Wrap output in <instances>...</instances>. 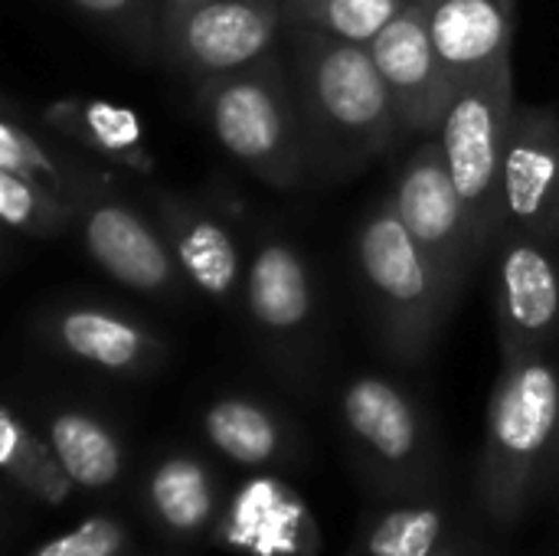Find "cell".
<instances>
[{
  "label": "cell",
  "mask_w": 559,
  "mask_h": 556,
  "mask_svg": "<svg viewBox=\"0 0 559 556\" xmlns=\"http://www.w3.org/2000/svg\"><path fill=\"white\" fill-rule=\"evenodd\" d=\"M514 72L511 59L475 75L455 95L439 144L445 151L452 180L468 206L481 249L495 246L504 233V147L514 118Z\"/></svg>",
  "instance_id": "cell-6"
},
{
  "label": "cell",
  "mask_w": 559,
  "mask_h": 556,
  "mask_svg": "<svg viewBox=\"0 0 559 556\" xmlns=\"http://www.w3.org/2000/svg\"><path fill=\"white\" fill-rule=\"evenodd\" d=\"M344 439L367 482L393 498H426L439 478V439L423 403L393 377L357 374L337 393Z\"/></svg>",
  "instance_id": "cell-5"
},
{
  "label": "cell",
  "mask_w": 559,
  "mask_h": 556,
  "mask_svg": "<svg viewBox=\"0 0 559 556\" xmlns=\"http://www.w3.org/2000/svg\"><path fill=\"white\" fill-rule=\"evenodd\" d=\"M154 216L187 285L219 308H242L249 256L233 223L213 203L177 190H154Z\"/></svg>",
  "instance_id": "cell-14"
},
{
  "label": "cell",
  "mask_w": 559,
  "mask_h": 556,
  "mask_svg": "<svg viewBox=\"0 0 559 556\" xmlns=\"http://www.w3.org/2000/svg\"><path fill=\"white\" fill-rule=\"evenodd\" d=\"M432 556H478V554H475V551H472L468 544H459V541L445 544V541H442V547H439V551H436Z\"/></svg>",
  "instance_id": "cell-30"
},
{
  "label": "cell",
  "mask_w": 559,
  "mask_h": 556,
  "mask_svg": "<svg viewBox=\"0 0 559 556\" xmlns=\"http://www.w3.org/2000/svg\"><path fill=\"white\" fill-rule=\"evenodd\" d=\"M559 429V367L550 354L501 360L488 397L478 501L495 528H514L544 472Z\"/></svg>",
  "instance_id": "cell-2"
},
{
  "label": "cell",
  "mask_w": 559,
  "mask_h": 556,
  "mask_svg": "<svg viewBox=\"0 0 559 556\" xmlns=\"http://www.w3.org/2000/svg\"><path fill=\"white\" fill-rule=\"evenodd\" d=\"M285 36L311 174L347 177L386 154L403 128L370 49L311 29Z\"/></svg>",
  "instance_id": "cell-1"
},
{
  "label": "cell",
  "mask_w": 559,
  "mask_h": 556,
  "mask_svg": "<svg viewBox=\"0 0 559 556\" xmlns=\"http://www.w3.org/2000/svg\"><path fill=\"white\" fill-rule=\"evenodd\" d=\"M282 33V0H200L160 13L157 59L193 82L216 79L275 52Z\"/></svg>",
  "instance_id": "cell-7"
},
{
  "label": "cell",
  "mask_w": 559,
  "mask_h": 556,
  "mask_svg": "<svg viewBox=\"0 0 559 556\" xmlns=\"http://www.w3.org/2000/svg\"><path fill=\"white\" fill-rule=\"evenodd\" d=\"M43 347L108 377H151L167 360V341L141 318L102 301H59L33 324Z\"/></svg>",
  "instance_id": "cell-12"
},
{
  "label": "cell",
  "mask_w": 559,
  "mask_h": 556,
  "mask_svg": "<svg viewBox=\"0 0 559 556\" xmlns=\"http://www.w3.org/2000/svg\"><path fill=\"white\" fill-rule=\"evenodd\" d=\"M193 98L216 144L252 177L275 190H295L308 180V138L278 49L249 69L193 82Z\"/></svg>",
  "instance_id": "cell-4"
},
{
  "label": "cell",
  "mask_w": 559,
  "mask_h": 556,
  "mask_svg": "<svg viewBox=\"0 0 559 556\" xmlns=\"http://www.w3.org/2000/svg\"><path fill=\"white\" fill-rule=\"evenodd\" d=\"M439 62L462 92L475 75L511 59L514 0H423Z\"/></svg>",
  "instance_id": "cell-16"
},
{
  "label": "cell",
  "mask_w": 559,
  "mask_h": 556,
  "mask_svg": "<svg viewBox=\"0 0 559 556\" xmlns=\"http://www.w3.org/2000/svg\"><path fill=\"white\" fill-rule=\"evenodd\" d=\"M0 220L29 239H59L75 229L79 206L49 187L0 167Z\"/></svg>",
  "instance_id": "cell-26"
},
{
  "label": "cell",
  "mask_w": 559,
  "mask_h": 556,
  "mask_svg": "<svg viewBox=\"0 0 559 556\" xmlns=\"http://www.w3.org/2000/svg\"><path fill=\"white\" fill-rule=\"evenodd\" d=\"M495 246V318L501 360L550 354L559 338L557 242L504 226Z\"/></svg>",
  "instance_id": "cell-10"
},
{
  "label": "cell",
  "mask_w": 559,
  "mask_h": 556,
  "mask_svg": "<svg viewBox=\"0 0 559 556\" xmlns=\"http://www.w3.org/2000/svg\"><path fill=\"white\" fill-rule=\"evenodd\" d=\"M442 505L423 498L367 514L344 556H432L445 541Z\"/></svg>",
  "instance_id": "cell-24"
},
{
  "label": "cell",
  "mask_w": 559,
  "mask_h": 556,
  "mask_svg": "<svg viewBox=\"0 0 559 556\" xmlns=\"http://www.w3.org/2000/svg\"><path fill=\"white\" fill-rule=\"evenodd\" d=\"M200 433L216 456L249 472L285 465L298 449L292 423L249 393H223L210 400L200 410Z\"/></svg>",
  "instance_id": "cell-20"
},
{
  "label": "cell",
  "mask_w": 559,
  "mask_h": 556,
  "mask_svg": "<svg viewBox=\"0 0 559 556\" xmlns=\"http://www.w3.org/2000/svg\"><path fill=\"white\" fill-rule=\"evenodd\" d=\"M0 469L10 485L46 508H59L75 495V482L59 462L52 442L13 406L0 410Z\"/></svg>",
  "instance_id": "cell-23"
},
{
  "label": "cell",
  "mask_w": 559,
  "mask_h": 556,
  "mask_svg": "<svg viewBox=\"0 0 559 556\" xmlns=\"http://www.w3.org/2000/svg\"><path fill=\"white\" fill-rule=\"evenodd\" d=\"M242 311L272 360L298 367L308 360L318 328V282L305 252L288 239L265 233L249 249Z\"/></svg>",
  "instance_id": "cell-8"
},
{
  "label": "cell",
  "mask_w": 559,
  "mask_h": 556,
  "mask_svg": "<svg viewBox=\"0 0 559 556\" xmlns=\"http://www.w3.org/2000/svg\"><path fill=\"white\" fill-rule=\"evenodd\" d=\"M190 3H200V0H157V10H177V7H190Z\"/></svg>",
  "instance_id": "cell-31"
},
{
  "label": "cell",
  "mask_w": 559,
  "mask_h": 556,
  "mask_svg": "<svg viewBox=\"0 0 559 556\" xmlns=\"http://www.w3.org/2000/svg\"><path fill=\"white\" fill-rule=\"evenodd\" d=\"M403 226L413 239L436 259V265L449 275V282L462 292L468 269L485 252L468 206L452 180L445 151L439 138H426L403 164L396 187L386 193Z\"/></svg>",
  "instance_id": "cell-11"
},
{
  "label": "cell",
  "mask_w": 559,
  "mask_h": 556,
  "mask_svg": "<svg viewBox=\"0 0 559 556\" xmlns=\"http://www.w3.org/2000/svg\"><path fill=\"white\" fill-rule=\"evenodd\" d=\"M409 3H423V0H409Z\"/></svg>",
  "instance_id": "cell-32"
},
{
  "label": "cell",
  "mask_w": 559,
  "mask_h": 556,
  "mask_svg": "<svg viewBox=\"0 0 559 556\" xmlns=\"http://www.w3.org/2000/svg\"><path fill=\"white\" fill-rule=\"evenodd\" d=\"M43 436L52 442L75 488L102 495L121 485L128 472V449L121 433L85 406H49L43 413Z\"/></svg>",
  "instance_id": "cell-22"
},
{
  "label": "cell",
  "mask_w": 559,
  "mask_h": 556,
  "mask_svg": "<svg viewBox=\"0 0 559 556\" xmlns=\"http://www.w3.org/2000/svg\"><path fill=\"white\" fill-rule=\"evenodd\" d=\"M75 13L95 23L105 36L138 59L157 56V0H66Z\"/></svg>",
  "instance_id": "cell-27"
},
{
  "label": "cell",
  "mask_w": 559,
  "mask_h": 556,
  "mask_svg": "<svg viewBox=\"0 0 559 556\" xmlns=\"http://www.w3.org/2000/svg\"><path fill=\"white\" fill-rule=\"evenodd\" d=\"M223 505V485L213 465L197 452H167L144 478L147 518L170 544H197L206 534H216Z\"/></svg>",
  "instance_id": "cell-17"
},
{
  "label": "cell",
  "mask_w": 559,
  "mask_h": 556,
  "mask_svg": "<svg viewBox=\"0 0 559 556\" xmlns=\"http://www.w3.org/2000/svg\"><path fill=\"white\" fill-rule=\"evenodd\" d=\"M0 167L49 187L75 206L111 187V174L105 167L85 161L75 144L62 141L43 125H29L10 102L3 105L0 118Z\"/></svg>",
  "instance_id": "cell-19"
},
{
  "label": "cell",
  "mask_w": 559,
  "mask_h": 556,
  "mask_svg": "<svg viewBox=\"0 0 559 556\" xmlns=\"http://www.w3.org/2000/svg\"><path fill=\"white\" fill-rule=\"evenodd\" d=\"M406 7L409 0H282V20L285 29H311L370 46Z\"/></svg>",
  "instance_id": "cell-25"
},
{
  "label": "cell",
  "mask_w": 559,
  "mask_h": 556,
  "mask_svg": "<svg viewBox=\"0 0 559 556\" xmlns=\"http://www.w3.org/2000/svg\"><path fill=\"white\" fill-rule=\"evenodd\" d=\"M354 256L383 351L400 364H423L462 292L413 239L386 197L357 223Z\"/></svg>",
  "instance_id": "cell-3"
},
{
  "label": "cell",
  "mask_w": 559,
  "mask_h": 556,
  "mask_svg": "<svg viewBox=\"0 0 559 556\" xmlns=\"http://www.w3.org/2000/svg\"><path fill=\"white\" fill-rule=\"evenodd\" d=\"M75 233L85 256L118 285L160 301L183 295L187 279L157 216H147L115 187H105L79 206Z\"/></svg>",
  "instance_id": "cell-9"
},
{
  "label": "cell",
  "mask_w": 559,
  "mask_h": 556,
  "mask_svg": "<svg viewBox=\"0 0 559 556\" xmlns=\"http://www.w3.org/2000/svg\"><path fill=\"white\" fill-rule=\"evenodd\" d=\"M39 125L98 161L128 167L141 177L157 174V161L147 151L141 118L128 105L92 95H66L39 108Z\"/></svg>",
  "instance_id": "cell-18"
},
{
  "label": "cell",
  "mask_w": 559,
  "mask_h": 556,
  "mask_svg": "<svg viewBox=\"0 0 559 556\" xmlns=\"http://www.w3.org/2000/svg\"><path fill=\"white\" fill-rule=\"evenodd\" d=\"M29 556H141L131 528L111 514H92L75 528L49 537Z\"/></svg>",
  "instance_id": "cell-28"
},
{
  "label": "cell",
  "mask_w": 559,
  "mask_h": 556,
  "mask_svg": "<svg viewBox=\"0 0 559 556\" xmlns=\"http://www.w3.org/2000/svg\"><path fill=\"white\" fill-rule=\"evenodd\" d=\"M504 220L559 239V111L550 105L514 108L504 147Z\"/></svg>",
  "instance_id": "cell-15"
},
{
  "label": "cell",
  "mask_w": 559,
  "mask_h": 556,
  "mask_svg": "<svg viewBox=\"0 0 559 556\" xmlns=\"http://www.w3.org/2000/svg\"><path fill=\"white\" fill-rule=\"evenodd\" d=\"M367 49L390 88L403 134H439L459 88L439 62L423 3H409L373 36Z\"/></svg>",
  "instance_id": "cell-13"
},
{
  "label": "cell",
  "mask_w": 559,
  "mask_h": 556,
  "mask_svg": "<svg viewBox=\"0 0 559 556\" xmlns=\"http://www.w3.org/2000/svg\"><path fill=\"white\" fill-rule=\"evenodd\" d=\"M554 478H559V429H557V442H554V452H550V462H547V472H544V485H540V488H547Z\"/></svg>",
  "instance_id": "cell-29"
},
{
  "label": "cell",
  "mask_w": 559,
  "mask_h": 556,
  "mask_svg": "<svg viewBox=\"0 0 559 556\" xmlns=\"http://www.w3.org/2000/svg\"><path fill=\"white\" fill-rule=\"evenodd\" d=\"M311 531L308 511L275 478H255L223 508L216 524L219 544L255 556H292L295 541Z\"/></svg>",
  "instance_id": "cell-21"
}]
</instances>
